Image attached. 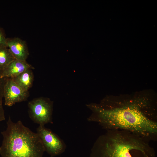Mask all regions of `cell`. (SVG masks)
<instances>
[{
    "instance_id": "9c48e42d",
    "label": "cell",
    "mask_w": 157,
    "mask_h": 157,
    "mask_svg": "<svg viewBox=\"0 0 157 157\" xmlns=\"http://www.w3.org/2000/svg\"><path fill=\"white\" fill-rule=\"evenodd\" d=\"M32 69H28L17 76L11 78L19 86L24 90L28 91L32 87L34 75Z\"/></svg>"
},
{
    "instance_id": "8fae6325",
    "label": "cell",
    "mask_w": 157,
    "mask_h": 157,
    "mask_svg": "<svg viewBox=\"0 0 157 157\" xmlns=\"http://www.w3.org/2000/svg\"><path fill=\"white\" fill-rule=\"evenodd\" d=\"M1 71L0 70V122L5 119L4 110L2 104L3 98V90L6 78H3L1 75Z\"/></svg>"
},
{
    "instance_id": "30bf717a",
    "label": "cell",
    "mask_w": 157,
    "mask_h": 157,
    "mask_svg": "<svg viewBox=\"0 0 157 157\" xmlns=\"http://www.w3.org/2000/svg\"><path fill=\"white\" fill-rule=\"evenodd\" d=\"M15 59L7 46L0 47V70L1 71Z\"/></svg>"
},
{
    "instance_id": "7c38bea8",
    "label": "cell",
    "mask_w": 157,
    "mask_h": 157,
    "mask_svg": "<svg viewBox=\"0 0 157 157\" xmlns=\"http://www.w3.org/2000/svg\"><path fill=\"white\" fill-rule=\"evenodd\" d=\"M7 39L0 29V47L3 46H7Z\"/></svg>"
},
{
    "instance_id": "52a82bcc",
    "label": "cell",
    "mask_w": 157,
    "mask_h": 157,
    "mask_svg": "<svg viewBox=\"0 0 157 157\" xmlns=\"http://www.w3.org/2000/svg\"><path fill=\"white\" fill-rule=\"evenodd\" d=\"M6 45L16 60L26 61L29 53L25 41L18 38L7 39Z\"/></svg>"
},
{
    "instance_id": "3957f363",
    "label": "cell",
    "mask_w": 157,
    "mask_h": 157,
    "mask_svg": "<svg viewBox=\"0 0 157 157\" xmlns=\"http://www.w3.org/2000/svg\"><path fill=\"white\" fill-rule=\"evenodd\" d=\"M7 128L1 132V157H42L45 149L37 133L25 126L21 120L13 122L9 116Z\"/></svg>"
},
{
    "instance_id": "277c9868",
    "label": "cell",
    "mask_w": 157,
    "mask_h": 157,
    "mask_svg": "<svg viewBox=\"0 0 157 157\" xmlns=\"http://www.w3.org/2000/svg\"><path fill=\"white\" fill-rule=\"evenodd\" d=\"M28 106L29 117L34 123L40 126L53 123L52 106L50 101L42 98H36L29 101Z\"/></svg>"
},
{
    "instance_id": "6da1fadb",
    "label": "cell",
    "mask_w": 157,
    "mask_h": 157,
    "mask_svg": "<svg viewBox=\"0 0 157 157\" xmlns=\"http://www.w3.org/2000/svg\"><path fill=\"white\" fill-rule=\"evenodd\" d=\"M106 107L88 105L93 112L88 119L106 131L121 130L138 135L149 142L157 138V117L150 112L147 101L135 100Z\"/></svg>"
},
{
    "instance_id": "ba28073f",
    "label": "cell",
    "mask_w": 157,
    "mask_h": 157,
    "mask_svg": "<svg viewBox=\"0 0 157 157\" xmlns=\"http://www.w3.org/2000/svg\"><path fill=\"white\" fill-rule=\"evenodd\" d=\"M34 68L26 61L15 60L1 71V77L4 78H14L26 70Z\"/></svg>"
},
{
    "instance_id": "7a4b0ae2",
    "label": "cell",
    "mask_w": 157,
    "mask_h": 157,
    "mask_svg": "<svg viewBox=\"0 0 157 157\" xmlns=\"http://www.w3.org/2000/svg\"><path fill=\"white\" fill-rule=\"evenodd\" d=\"M150 142L129 131H106L95 141L90 157H156Z\"/></svg>"
},
{
    "instance_id": "5b68a950",
    "label": "cell",
    "mask_w": 157,
    "mask_h": 157,
    "mask_svg": "<svg viewBox=\"0 0 157 157\" xmlns=\"http://www.w3.org/2000/svg\"><path fill=\"white\" fill-rule=\"evenodd\" d=\"M37 133L41 139L46 151L51 157L63 153L66 145L63 140L50 129L44 126L39 125L36 129Z\"/></svg>"
},
{
    "instance_id": "8992f818",
    "label": "cell",
    "mask_w": 157,
    "mask_h": 157,
    "mask_svg": "<svg viewBox=\"0 0 157 157\" xmlns=\"http://www.w3.org/2000/svg\"><path fill=\"white\" fill-rule=\"evenodd\" d=\"M29 96L28 91L23 89L11 78H6L3 90L5 105L11 106L16 103L26 101Z\"/></svg>"
}]
</instances>
